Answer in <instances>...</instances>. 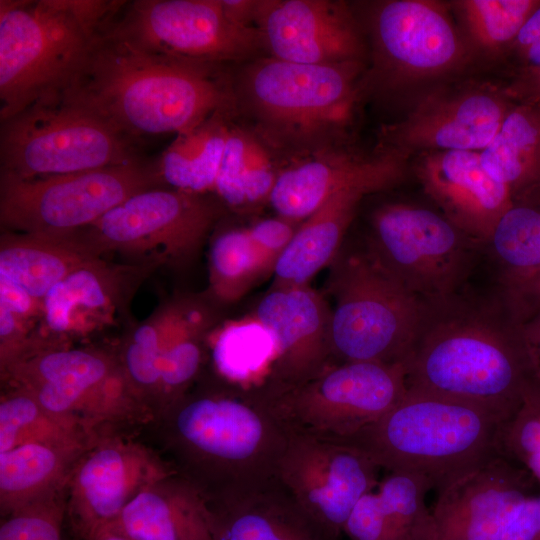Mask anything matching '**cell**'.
I'll use <instances>...</instances> for the list:
<instances>
[{
	"label": "cell",
	"instance_id": "obj_1",
	"mask_svg": "<svg viewBox=\"0 0 540 540\" xmlns=\"http://www.w3.org/2000/svg\"><path fill=\"white\" fill-rule=\"evenodd\" d=\"M232 76L227 65L144 50L101 31L63 95L143 144L216 113L236 115Z\"/></svg>",
	"mask_w": 540,
	"mask_h": 540
},
{
	"label": "cell",
	"instance_id": "obj_2",
	"mask_svg": "<svg viewBox=\"0 0 540 540\" xmlns=\"http://www.w3.org/2000/svg\"><path fill=\"white\" fill-rule=\"evenodd\" d=\"M505 317L461 293L425 304L403 362L407 389L474 404L506 422L531 374L517 319Z\"/></svg>",
	"mask_w": 540,
	"mask_h": 540
},
{
	"label": "cell",
	"instance_id": "obj_3",
	"mask_svg": "<svg viewBox=\"0 0 540 540\" xmlns=\"http://www.w3.org/2000/svg\"><path fill=\"white\" fill-rule=\"evenodd\" d=\"M161 415L178 473L207 499L274 482L293 433L263 389L185 394Z\"/></svg>",
	"mask_w": 540,
	"mask_h": 540
},
{
	"label": "cell",
	"instance_id": "obj_4",
	"mask_svg": "<svg viewBox=\"0 0 540 540\" xmlns=\"http://www.w3.org/2000/svg\"><path fill=\"white\" fill-rule=\"evenodd\" d=\"M362 62L300 64L256 58L233 77L236 114L248 115L255 135L289 161L342 146L363 80Z\"/></svg>",
	"mask_w": 540,
	"mask_h": 540
},
{
	"label": "cell",
	"instance_id": "obj_5",
	"mask_svg": "<svg viewBox=\"0 0 540 540\" xmlns=\"http://www.w3.org/2000/svg\"><path fill=\"white\" fill-rule=\"evenodd\" d=\"M123 0H0V122L64 93Z\"/></svg>",
	"mask_w": 540,
	"mask_h": 540
},
{
	"label": "cell",
	"instance_id": "obj_6",
	"mask_svg": "<svg viewBox=\"0 0 540 540\" xmlns=\"http://www.w3.org/2000/svg\"><path fill=\"white\" fill-rule=\"evenodd\" d=\"M502 424L474 404L407 389L382 418L338 441L362 449L381 469L424 475L439 492L500 455Z\"/></svg>",
	"mask_w": 540,
	"mask_h": 540
},
{
	"label": "cell",
	"instance_id": "obj_7",
	"mask_svg": "<svg viewBox=\"0 0 540 540\" xmlns=\"http://www.w3.org/2000/svg\"><path fill=\"white\" fill-rule=\"evenodd\" d=\"M328 292L332 363H403L425 303L398 281L366 247L338 253L330 264Z\"/></svg>",
	"mask_w": 540,
	"mask_h": 540
},
{
	"label": "cell",
	"instance_id": "obj_8",
	"mask_svg": "<svg viewBox=\"0 0 540 540\" xmlns=\"http://www.w3.org/2000/svg\"><path fill=\"white\" fill-rule=\"evenodd\" d=\"M142 146L57 94L0 122V175L29 180L120 165L145 157Z\"/></svg>",
	"mask_w": 540,
	"mask_h": 540
},
{
	"label": "cell",
	"instance_id": "obj_9",
	"mask_svg": "<svg viewBox=\"0 0 540 540\" xmlns=\"http://www.w3.org/2000/svg\"><path fill=\"white\" fill-rule=\"evenodd\" d=\"M4 373L15 389L29 393L45 409L79 423L98 438L154 415L131 386L122 363L100 352H32Z\"/></svg>",
	"mask_w": 540,
	"mask_h": 540
},
{
	"label": "cell",
	"instance_id": "obj_10",
	"mask_svg": "<svg viewBox=\"0 0 540 540\" xmlns=\"http://www.w3.org/2000/svg\"><path fill=\"white\" fill-rule=\"evenodd\" d=\"M163 186L156 158L22 180L0 175L4 231L66 235L91 225L131 196Z\"/></svg>",
	"mask_w": 540,
	"mask_h": 540
},
{
	"label": "cell",
	"instance_id": "obj_11",
	"mask_svg": "<svg viewBox=\"0 0 540 540\" xmlns=\"http://www.w3.org/2000/svg\"><path fill=\"white\" fill-rule=\"evenodd\" d=\"M480 245L442 213L406 203L377 208L366 243L385 269L425 304L461 293Z\"/></svg>",
	"mask_w": 540,
	"mask_h": 540
},
{
	"label": "cell",
	"instance_id": "obj_12",
	"mask_svg": "<svg viewBox=\"0 0 540 540\" xmlns=\"http://www.w3.org/2000/svg\"><path fill=\"white\" fill-rule=\"evenodd\" d=\"M103 31L144 50L227 66L265 49L258 29L232 19L223 0L125 1Z\"/></svg>",
	"mask_w": 540,
	"mask_h": 540
},
{
	"label": "cell",
	"instance_id": "obj_13",
	"mask_svg": "<svg viewBox=\"0 0 540 540\" xmlns=\"http://www.w3.org/2000/svg\"><path fill=\"white\" fill-rule=\"evenodd\" d=\"M225 211L216 196L161 186L131 196L80 234L98 255L153 253L156 261L181 264L196 256Z\"/></svg>",
	"mask_w": 540,
	"mask_h": 540
},
{
	"label": "cell",
	"instance_id": "obj_14",
	"mask_svg": "<svg viewBox=\"0 0 540 540\" xmlns=\"http://www.w3.org/2000/svg\"><path fill=\"white\" fill-rule=\"evenodd\" d=\"M407 392L403 363H331L319 375L270 396L297 433L324 439L347 438L375 423Z\"/></svg>",
	"mask_w": 540,
	"mask_h": 540
},
{
	"label": "cell",
	"instance_id": "obj_15",
	"mask_svg": "<svg viewBox=\"0 0 540 540\" xmlns=\"http://www.w3.org/2000/svg\"><path fill=\"white\" fill-rule=\"evenodd\" d=\"M381 468L351 444L292 433L277 481L332 537L340 540L357 502L378 485Z\"/></svg>",
	"mask_w": 540,
	"mask_h": 540
},
{
	"label": "cell",
	"instance_id": "obj_16",
	"mask_svg": "<svg viewBox=\"0 0 540 540\" xmlns=\"http://www.w3.org/2000/svg\"><path fill=\"white\" fill-rule=\"evenodd\" d=\"M177 473L146 446L116 433L97 439L74 465L66 486V516L75 534L89 540L109 528L150 484Z\"/></svg>",
	"mask_w": 540,
	"mask_h": 540
},
{
	"label": "cell",
	"instance_id": "obj_17",
	"mask_svg": "<svg viewBox=\"0 0 540 540\" xmlns=\"http://www.w3.org/2000/svg\"><path fill=\"white\" fill-rule=\"evenodd\" d=\"M373 79L388 84L423 79L455 68L466 49L447 12L425 0H392L371 17Z\"/></svg>",
	"mask_w": 540,
	"mask_h": 540
},
{
	"label": "cell",
	"instance_id": "obj_18",
	"mask_svg": "<svg viewBox=\"0 0 540 540\" xmlns=\"http://www.w3.org/2000/svg\"><path fill=\"white\" fill-rule=\"evenodd\" d=\"M254 26L269 56L300 64L362 62L364 43L346 4L258 0Z\"/></svg>",
	"mask_w": 540,
	"mask_h": 540
},
{
	"label": "cell",
	"instance_id": "obj_19",
	"mask_svg": "<svg viewBox=\"0 0 540 540\" xmlns=\"http://www.w3.org/2000/svg\"><path fill=\"white\" fill-rule=\"evenodd\" d=\"M404 158L382 149L363 156L339 146L290 160L279 171L269 204L277 215L303 221L343 191L371 194L393 186L402 177Z\"/></svg>",
	"mask_w": 540,
	"mask_h": 540
},
{
	"label": "cell",
	"instance_id": "obj_20",
	"mask_svg": "<svg viewBox=\"0 0 540 540\" xmlns=\"http://www.w3.org/2000/svg\"><path fill=\"white\" fill-rule=\"evenodd\" d=\"M540 488L517 463L497 455L438 492L437 540H499L515 507Z\"/></svg>",
	"mask_w": 540,
	"mask_h": 540
},
{
	"label": "cell",
	"instance_id": "obj_21",
	"mask_svg": "<svg viewBox=\"0 0 540 540\" xmlns=\"http://www.w3.org/2000/svg\"><path fill=\"white\" fill-rule=\"evenodd\" d=\"M253 316L276 341L275 362L262 387L270 396L306 383L332 363L331 307L308 285L270 289Z\"/></svg>",
	"mask_w": 540,
	"mask_h": 540
},
{
	"label": "cell",
	"instance_id": "obj_22",
	"mask_svg": "<svg viewBox=\"0 0 540 540\" xmlns=\"http://www.w3.org/2000/svg\"><path fill=\"white\" fill-rule=\"evenodd\" d=\"M512 107L502 96L479 90L429 98L404 120L382 128L379 149L404 157L415 151H482Z\"/></svg>",
	"mask_w": 540,
	"mask_h": 540
},
{
	"label": "cell",
	"instance_id": "obj_23",
	"mask_svg": "<svg viewBox=\"0 0 540 540\" xmlns=\"http://www.w3.org/2000/svg\"><path fill=\"white\" fill-rule=\"evenodd\" d=\"M416 174L442 214L481 245L514 202L510 189L487 173L476 151L422 153Z\"/></svg>",
	"mask_w": 540,
	"mask_h": 540
},
{
	"label": "cell",
	"instance_id": "obj_24",
	"mask_svg": "<svg viewBox=\"0 0 540 540\" xmlns=\"http://www.w3.org/2000/svg\"><path fill=\"white\" fill-rule=\"evenodd\" d=\"M207 503L214 540H337L277 479L253 491L207 499Z\"/></svg>",
	"mask_w": 540,
	"mask_h": 540
},
{
	"label": "cell",
	"instance_id": "obj_25",
	"mask_svg": "<svg viewBox=\"0 0 540 540\" xmlns=\"http://www.w3.org/2000/svg\"><path fill=\"white\" fill-rule=\"evenodd\" d=\"M106 529L133 540H214L205 495L178 472L143 489Z\"/></svg>",
	"mask_w": 540,
	"mask_h": 540
},
{
	"label": "cell",
	"instance_id": "obj_26",
	"mask_svg": "<svg viewBox=\"0 0 540 540\" xmlns=\"http://www.w3.org/2000/svg\"><path fill=\"white\" fill-rule=\"evenodd\" d=\"M99 259L79 232L66 235L4 231L0 276L42 302L47 292L72 272Z\"/></svg>",
	"mask_w": 540,
	"mask_h": 540
},
{
	"label": "cell",
	"instance_id": "obj_27",
	"mask_svg": "<svg viewBox=\"0 0 540 540\" xmlns=\"http://www.w3.org/2000/svg\"><path fill=\"white\" fill-rule=\"evenodd\" d=\"M368 193H338L304 219L276 262L270 289L308 285L313 276L333 262L360 201Z\"/></svg>",
	"mask_w": 540,
	"mask_h": 540
},
{
	"label": "cell",
	"instance_id": "obj_28",
	"mask_svg": "<svg viewBox=\"0 0 540 540\" xmlns=\"http://www.w3.org/2000/svg\"><path fill=\"white\" fill-rule=\"evenodd\" d=\"M85 450L30 443L0 453L2 516L64 489Z\"/></svg>",
	"mask_w": 540,
	"mask_h": 540
},
{
	"label": "cell",
	"instance_id": "obj_29",
	"mask_svg": "<svg viewBox=\"0 0 540 540\" xmlns=\"http://www.w3.org/2000/svg\"><path fill=\"white\" fill-rule=\"evenodd\" d=\"M279 171L272 151L232 118L213 189L224 207L248 212L269 203Z\"/></svg>",
	"mask_w": 540,
	"mask_h": 540
},
{
	"label": "cell",
	"instance_id": "obj_30",
	"mask_svg": "<svg viewBox=\"0 0 540 540\" xmlns=\"http://www.w3.org/2000/svg\"><path fill=\"white\" fill-rule=\"evenodd\" d=\"M480 160L493 179L510 189L514 201L540 188V107L513 105Z\"/></svg>",
	"mask_w": 540,
	"mask_h": 540
},
{
	"label": "cell",
	"instance_id": "obj_31",
	"mask_svg": "<svg viewBox=\"0 0 540 540\" xmlns=\"http://www.w3.org/2000/svg\"><path fill=\"white\" fill-rule=\"evenodd\" d=\"M232 118L216 113L192 130L175 135L156 157L162 185L197 194L213 192Z\"/></svg>",
	"mask_w": 540,
	"mask_h": 540
},
{
	"label": "cell",
	"instance_id": "obj_32",
	"mask_svg": "<svg viewBox=\"0 0 540 540\" xmlns=\"http://www.w3.org/2000/svg\"><path fill=\"white\" fill-rule=\"evenodd\" d=\"M276 341L256 317L231 322L215 335L211 357L217 373L241 389L264 387L276 358Z\"/></svg>",
	"mask_w": 540,
	"mask_h": 540
},
{
	"label": "cell",
	"instance_id": "obj_33",
	"mask_svg": "<svg viewBox=\"0 0 540 540\" xmlns=\"http://www.w3.org/2000/svg\"><path fill=\"white\" fill-rule=\"evenodd\" d=\"M99 438L79 423L45 409L22 390L1 399L0 453L30 443L86 450Z\"/></svg>",
	"mask_w": 540,
	"mask_h": 540
},
{
	"label": "cell",
	"instance_id": "obj_34",
	"mask_svg": "<svg viewBox=\"0 0 540 540\" xmlns=\"http://www.w3.org/2000/svg\"><path fill=\"white\" fill-rule=\"evenodd\" d=\"M121 271L97 259L54 285L41 302L48 329L65 334L73 329L77 314L104 313L112 308L123 277Z\"/></svg>",
	"mask_w": 540,
	"mask_h": 540
},
{
	"label": "cell",
	"instance_id": "obj_35",
	"mask_svg": "<svg viewBox=\"0 0 540 540\" xmlns=\"http://www.w3.org/2000/svg\"><path fill=\"white\" fill-rule=\"evenodd\" d=\"M485 245L500 265L506 286L540 269V188L513 202Z\"/></svg>",
	"mask_w": 540,
	"mask_h": 540
},
{
	"label": "cell",
	"instance_id": "obj_36",
	"mask_svg": "<svg viewBox=\"0 0 540 540\" xmlns=\"http://www.w3.org/2000/svg\"><path fill=\"white\" fill-rule=\"evenodd\" d=\"M272 267L253 243L247 228L219 232L209 251V287L213 298L231 303L244 296Z\"/></svg>",
	"mask_w": 540,
	"mask_h": 540
},
{
	"label": "cell",
	"instance_id": "obj_37",
	"mask_svg": "<svg viewBox=\"0 0 540 540\" xmlns=\"http://www.w3.org/2000/svg\"><path fill=\"white\" fill-rule=\"evenodd\" d=\"M431 489L427 477L410 471H388L378 483L375 491L402 540H428L436 535L425 502Z\"/></svg>",
	"mask_w": 540,
	"mask_h": 540
},
{
	"label": "cell",
	"instance_id": "obj_38",
	"mask_svg": "<svg viewBox=\"0 0 540 540\" xmlns=\"http://www.w3.org/2000/svg\"><path fill=\"white\" fill-rule=\"evenodd\" d=\"M540 0H463L456 7L471 40L486 51L510 48Z\"/></svg>",
	"mask_w": 540,
	"mask_h": 540
},
{
	"label": "cell",
	"instance_id": "obj_39",
	"mask_svg": "<svg viewBox=\"0 0 540 540\" xmlns=\"http://www.w3.org/2000/svg\"><path fill=\"white\" fill-rule=\"evenodd\" d=\"M500 455L528 471L540 488V382L530 377L520 406L499 431Z\"/></svg>",
	"mask_w": 540,
	"mask_h": 540
},
{
	"label": "cell",
	"instance_id": "obj_40",
	"mask_svg": "<svg viewBox=\"0 0 540 540\" xmlns=\"http://www.w3.org/2000/svg\"><path fill=\"white\" fill-rule=\"evenodd\" d=\"M204 333L189 334L169 344L160 356L157 406L160 414L177 402L194 380L202 363Z\"/></svg>",
	"mask_w": 540,
	"mask_h": 540
},
{
	"label": "cell",
	"instance_id": "obj_41",
	"mask_svg": "<svg viewBox=\"0 0 540 540\" xmlns=\"http://www.w3.org/2000/svg\"><path fill=\"white\" fill-rule=\"evenodd\" d=\"M65 488L5 516L0 540H62Z\"/></svg>",
	"mask_w": 540,
	"mask_h": 540
},
{
	"label": "cell",
	"instance_id": "obj_42",
	"mask_svg": "<svg viewBox=\"0 0 540 540\" xmlns=\"http://www.w3.org/2000/svg\"><path fill=\"white\" fill-rule=\"evenodd\" d=\"M161 352L159 330L156 324L151 323L142 324L134 330L124 351V372L133 389L149 407V395H154L158 400Z\"/></svg>",
	"mask_w": 540,
	"mask_h": 540
},
{
	"label": "cell",
	"instance_id": "obj_43",
	"mask_svg": "<svg viewBox=\"0 0 540 540\" xmlns=\"http://www.w3.org/2000/svg\"><path fill=\"white\" fill-rule=\"evenodd\" d=\"M343 533L350 540H402L375 490L357 502L345 522Z\"/></svg>",
	"mask_w": 540,
	"mask_h": 540
},
{
	"label": "cell",
	"instance_id": "obj_44",
	"mask_svg": "<svg viewBox=\"0 0 540 540\" xmlns=\"http://www.w3.org/2000/svg\"><path fill=\"white\" fill-rule=\"evenodd\" d=\"M302 221L280 215L256 221L247 228L249 235L273 271L277 260L291 242Z\"/></svg>",
	"mask_w": 540,
	"mask_h": 540
},
{
	"label": "cell",
	"instance_id": "obj_45",
	"mask_svg": "<svg viewBox=\"0 0 540 540\" xmlns=\"http://www.w3.org/2000/svg\"><path fill=\"white\" fill-rule=\"evenodd\" d=\"M499 540H540V493L524 498L515 507Z\"/></svg>",
	"mask_w": 540,
	"mask_h": 540
},
{
	"label": "cell",
	"instance_id": "obj_46",
	"mask_svg": "<svg viewBox=\"0 0 540 540\" xmlns=\"http://www.w3.org/2000/svg\"><path fill=\"white\" fill-rule=\"evenodd\" d=\"M516 60L517 76L540 67V5L508 49Z\"/></svg>",
	"mask_w": 540,
	"mask_h": 540
},
{
	"label": "cell",
	"instance_id": "obj_47",
	"mask_svg": "<svg viewBox=\"0 0 540 540\" xmlns=\"http://www.w3.org/2000/svg\"><path fill=\"white\" fill-rule=\"evenodd\" d=\"M531 377L540 382V308L517 319Z\"/></svg>",
	"mask_w": 540,
	"mask_h": 540
},
{
	"label": "cell",
	"instance_id": "obj_48",
	"mask_svg": "<svg viewBox=\"0 0 540 540\" xmlns=\"http://www.w3.org/2000/svg\"><path fill=\"white\" fill-rule=\"evenodd\" d=\"M507 288L510 309L517 318L540 308V269Z\"/></svg>",
	"mask_w": 540,
	"mask_h": 540
},
{
	"label": "cell",
	"instance_id": "obj_49",
	"mask_svg": "<svg viewBox=\"0 0 540 540\" xmlns=\"http://www.w3.org/2000/svg\"><path fill=\"white\" fill-rule=\"evenodd\" d=\"M37 302L20 286L0 276V303L10 308L19 318L35 312Z\"/></svg>",
	"mask_w": 540,
	"mask_h": 540
},
{
	"label": "cell",
	"instance_id": "obj_50",
	"mask_svg": "<svg viewBox=\"0 0 540 540\" xmlns=\"http://www.w3.org/2000/svg\"><path fill=\"white\" fill-rule=\"evenodd\" d=\"M89 540H133L110 529H104L96 533Z\"/></svg>",
	"mask_w": 540,
	"mask_h": 540
},
{
	"label": "cell",
	"instance_id": "obj_51",
	"mask_svg": "<svg viewBox=\"0 0 540 540\" xmlns=\"http://www.w3.org/2000/svg\"><path fill=\"white\" fill-rule=\"evenodd\" d=\"M428 540H437L436 535H434L433 537L429 538Z\"/></svg>",
	"mask_w": 540,
	"mask_h": 540
}]
</instances>
